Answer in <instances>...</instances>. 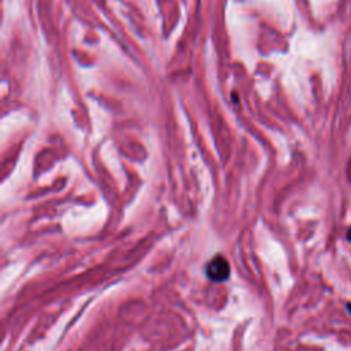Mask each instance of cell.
<instances>
[{"instance_id": "6da1fadb", "label": "cell", "mask_w": 351, "mask_h": 351, "mask_svg": "<svg viewBox=\"0 0 351 351\" xmlns=\"http://www.w3.org/2000/svg\"><path fill=\"white\" fill-rule=\"evenodd\" d=\"M206 274L210 280L213 281H224L226 278L229 277L230 274V268L228 261L221 257V255H217L214 258L211 259L206 268Z\"/></svg>"}, {"instance_id": "7a4b0ae2", "label": "cell", "mask_w": 351, "mask_h": 351, "mask_svg": "<svg viewBox=\"0 0 351 351\" xmlns=\"http://www.w3.org/2000/svg\"><path fill=\"white\" fill-rule=\"evenodd\" d=\"M347 309H348V312L351 313V305H347Z\"/></svg>"}]
</instances>
